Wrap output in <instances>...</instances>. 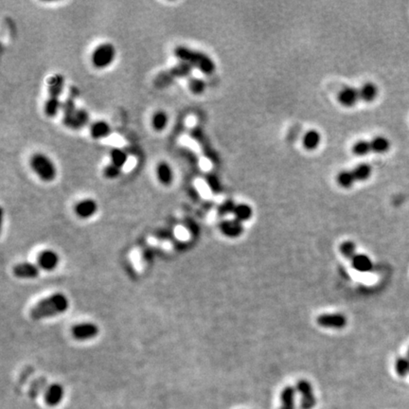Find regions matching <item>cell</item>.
I'll use <instances>...</instances> for the list:
<instances>
[{
    "label": "cell",
    "mask_w": 409,
    "mask_h": 409,
    "mask_svg": "<svg viewBox=\"0 0 409 409\" xmlns=\"http://www.w3.org/2000/svg\"><path fill=\"white\" fill-rule=\"evenodd\" d=\"M170 122L169 114L162 109L155 111L151 117V126L155 132L161 133L166 130Z\"/></svg>",
    "instance_id": "obj_16"
},
{
    "label": "cell",
    "mask_w": 409,
    "mask_h": 409,
    "mask_svg": "<svg viewBox=\"0 0 409 409\" xmlns=\"http://www.w3.org/2000/svg\"><path fill=\"white\" fill-rule=\"evenodd\" d=\"M317 322L323 328L340 330L347 325V318L342 314H323L317 317Z\"/></svg>",
    "instance_id": "obj_8"
},
{
    "label": "cell",
    "mask_w": 409,
    "mask_h": 409,
    "mask_svg": "<svg viewBox=\"0 0 409 409\" xmlns=\"http://www.w3.org/2000/svg\"><path fill=\"white\" fill-rule=\"evenodd\" d=\"M353 267L362 273L370 272L373 268V264L370 258L364 254H356V256L352 260Z\"/></svg>",
    "instance_id": "obj_24"
},
{
    "label": "cell",
    "mask_w": 409,
    "mask_h": 409,
    "mask_svg": "<svg viewBox=\"0 0 409 409\" xmlns=\"http://www.w3.org/2000/svg\"><path fill=\"white\" fill-rule=\"evenodd\" d=\"M88 132L90 137L94 140H102L107 138L111 135L112 127L106 120L98 119L90 123L88 126Z\"/></svg>",
    "instance_id": "obj_10"
},
{
    "label": "cell",
    "mask_w": 409,
    "mask_h": 409,
    "mask_svg": "<svg viewBox=\"0 0 409 409\" xmlns=\"http://www.w3.org/2000/svg\"><path fill=\"white\" fill-rule=\"evenodd\" d=\"M295 395L296 389L291 385L286 386L280 395L279 409H295Z\"/></svg>",
    "instance_id": "obj_25"
},
{
    "label": "cell",
    "mask_w": 409,
    "mask_h": 409,
    "mask_svg": "<svg viewBox=\"0 0 409 409\" xmlns=\"http://www.w3.org/2000/svg\"><path fill=\"white\" fill-rule=\"evenodd\" d=\"M71 333L75 339L80 341H83V340H88V339H92L94 337H96L99 333V328L94 323H89V322L80 323L72 328Z\"/></svg>",
    "instance_id": "obj_9"
},
{
    "label": "cell",
    "mask_w": 409,
    "mask_h": 409,
    "mask_svg": "<svg viewBox=\"0 0 409 409\" xmlns=\"http://www.w3.org/2000/svg\"><path fill=\"white\" fill-rule=\"evenodd\" d=\"M360 101L372 103L378 96V87L373 82H366L359 88Z\"/></svg>",
    "instance_id": "obj_23"
},
{
    "label": "cell",
    "mask_w": 409,
    "mask_h": 409,
    "mask_svg": "<svg viewBox=\"0 0 409 409\" xmlns=\"http://www.w3.org/2000/svg\"><path fill=\"white\" fill-rule=\"evenodd\" d=\"M407 356L409 357V351H408V354H407Z\"/></svg>",
    "instance_id": "obj_38"
},
{
    "label": "cell",
    "mask_w": 409,
    "mask_h": 409,
    "mask_svg": "<svg viewBox=\"0 0 409 409\" xmlns=\"http://www.w3.org/2000/svg\"><path fill=\"white\" fill-rule=\"evenodd\" d=\"M109 159L110 163L122 170L129 160V156L125 150L119 147H114L109 152Z\"/></svg>",
    "instance_id": "obj_22"
},
{
    "label": "cell",
    "mask_w": 409,
    "mask_h": 409,
    "mask_svg": "<svg viewBox=\"0 0 409 409\" xmlns=\"http://www.w3.org/2000/svg\"><path fill=\"white\" fill-rule=\"evenodd\" d=\"M206 182L213 193L222 192V184L220 179L214 173H208L206 175Z\"/></svg>",
    "instance_id": "obj_36"
},
{
    "label": "cell",
    "mask_w": 409,
    "mask_h": 409,
    "mask_svg": "<svg viewBox=\"0 0 409 409\" xmlns=\"http://www.w3.org/2000/svg\"><path fill=\"white\" fill-rule=\"evenodd\" d=\"M121 172H122V170L121 169H119L118 168L117 166H115V165H113L112 163H108V164H106V166L103 168V170H102V173H103V176L106 178V179H108V180H114V179H117L118 177L120 176V174H121Z\"/></svg>",
    "instance_id": "obj_33"
},
{
    "label": "cell",
    "mask_w": 409,
    "mask_h": 409,
    "mask_svg": "<svg viewBox=\"0 0 409 409\" xmlns=\"http://www.w3.org/2000/svg\"><path fill=\"white\" fill-rule=\"evenodd\" d=\"M339 249H340L341 254L347 260L352 261L356 256V254H355V245L352 241H346V242L342 243Z\"/></svg>",
    "instance_id": "obj_34"
},
{
    "label": "cell",
    "mask_w": 409,
    "mask_h": 409,
    "mask_svg": "<svg viewBox=\"0 0 409 409\" xmlns=\"http://www.w3.org/2000/svg\"><path fill=\"white\" fill-rule=\"evenodd\" d=\"M337 100L341 106L354 107L360 101L359 89L354 86H345L338 93Z\"/></svg>",
    "instance_id": "obj_12"
},
{
    "label": "cell",
    "mask_w": 409,
    "mask_h": 409,
    "mask_svg": "<svg viewBox=\"0 0 409 409\" xmlns=\"http://www.w3.org/2000/svg\"><path fill=\"white\" fill-rule=\"evenodd\" d=\"M79 107L76 105L75 99L73 97H68L66 98L65 101H63V106H62V114H63V118H62V121L63 124L66 126V128L69 129V126L72 122V119L75 116V113L77 111Z\"/></svg>",
    "instance_id": "obj_14"
},
{
    "label": "cell",
    "mask_w": 409,
    "mask_h": 409,
    "mask_svg": "<svg viewBox=\"0 0 409 409\" xmlns=\"http://www.w3.org/2000/svg\"><path fill=\"white\" fill-rule=\"evenodd\" d=\"M336 180H337L338 185L342 187L344 189L351 188L356 181L355 178H354V175L353 173V171H348V170H344V171L339 172L337 174Z\"/></svg>",
    "instance_id": "obj_31"
},
{
    "label": "cell",
    "mask_w": 409,
    "mask_h": 409,
    "mask_svg": "<svg viewBox=\"0 0 409 409\" xmlns=\"http://www.w3.org/2000/svg\"><path fill=\"white\" fill-rule=\"evenodd\" d=\"M65 396L64 387L59 383H53L45 390L44 399L49 407H56L63 401Z\"/></svg>",
    "instance_id": "obj_11"
},
{
    "label": "cell",
    "mask_w": 409,
    "mask_h": 409,
    "mask_svg": "<svg viewBox=\"0 0 409 409\" xmlns=\"http://www.w3.org/2000/svg\"><path fill=\"white\" fill-rule=\"evenodd\" d=\"M395 370L397 374L401 377H405L409 374V358L408 356L400 357L396 360Z\"/></svg>",
    "instance_id": "obj_35"
},
{
    "label": "cell",
    "mask_w": 409,
    "mask_h": 409,
    "mask_svg": "<svg viewBox=\"0 0 409 409\" xmlns=\"http://www.w3.org/2000/svg\"><path fill=\"white\" fill-rule=\"evenodd\" d=\"M65 86L66 79L60 73L53 74L47 80L48 95L43 106V112L49 119L56 118L62 110L63 101L61 97L65 90Z\"/></svg>",
    "instance_id": "obj_1"
},
{
    "label": "cell",
    "mask_w": 409,
    "mask_h": 409,
    "mask_svg": "<svg viewBox=\"0 0 409 409\" xmlns=\"http://www.w3.org/2000/svg\"><path fill=\"white\" fill-rule=\"evenodd\" d=\"M370 141L371 152L375 154H384L390 149V141L388 138L379 136L372 138Z\"/></svg>",
    "instance_id": "obj_27"
},
{
    "label": "cell",
    "mask_w": 409,
    "mask_h": 409,
    "mask_svg": "<svg viewBox=\"0 0 409 409\" xmlns=\"http://www.w3.org/2000/svg\"><path fill=\"white\" fill-rule=\"evenodd\" d=\"M69 306L68 300L64 294L57 293L43 300L30 310L29 316L33 320L55 317L65 313Z\"/></svg>",
    "instance_id": "obj_3"
},
{
    "label": "cell",
    "mask_w": 409,
    "mask_h": 409,
    "mask_svg": "<svg viewBox=\"0 0 409 409\" xmlns=\"http://www.w3.org/2000/svg\"><path fill=\"white\" fill-rule=\"evenodd\" d=\"M98 211V204L92 198L82 199L79 201L75 207L74 211L79 216L80 218L87 219L92 217Z\"/></svg>",
    "instance_id": "obj_13"
},
{
    "label": "cell",
    "mask_w": 409,
    "mask_h": 409,
    "mask_svg": "<svg viewBox=\"0 0 409 409\" xmlns=\"http://www.w3.org/2000/svg\"><path fill=\"white\" fill-rule=\"evenodd\" d=\"M220 229L223 234L229 238L239 237L244 232L243 224L237 219L223 221L220 224Z\"/></svg>",
    "instance_id": "obj_18"
},
{
    "label": "cell",
    "mask_w": 409,
    "mask_h": 409,
    "mask_svg": "<svg viewBox=\"0 0 409 409\" xmlns=\"http://www.w3.org/2000/svg\"><path fill=\"white\" fill-rule=\"evenodd\" d=\"M236 204L232 200H225L218 207V214L221 216H224L226 214L233 213Z\"/></svg>",
    "instance_id": "obj_37"
},
{
    "label": "cell",
    "mask_w": 409,
    "mask_h": 409,
    "mask_svg": "<svg viewBox=\"0 0 409 409\" xmlns=\"http://www.w3.org/2000/svg\"><path fill=\"white\" fill-rule=\"evenodd\" d=\"M187 85L189 91L195 96L202 95L203 93H205L207 88V82L204 80L197 77H190L188 79Z\"/></svg>",
    "instance_id": "obj_28"
},
{
    "label": "cell",
    "mask_w": 409,
    "mask_h": 409,
    "mask_svg": "<svg viewBox=\"0 0 409 409\" xmlns=\"http://www.w3.org/2000/svg\"><path fill=\"white\" fill-rule=\"evenodd\" d=\"M193 68L190 65L186 64L184 62H177V64L173 65V66L167 70L169 75L171 76L172 81L174 82L175 80L179 79H189L190 77H191V73H192Z\"/></svg>",
    "instance_id": "obj_21"
},
{
    "label": "cell",
    "mask_w": 409,
    "mask_h": 409,
    "mask_svg": "<svg viewBox=\"0 0 409 409\" xmlns=\"http://www.w3.org/2000/svg\"><path fill=\"white\" fill-rule=\"evenodd\" d=\"M117 58V49L110 42L97 45L90 55V63L94 68L103 70L112 66Z\"/></svg>",
    "instance_id": "obj_5"
},
{
    "label": "cell",
    "mask_w": 409,
    "mask_h": 409,
    "mask_svg": "<svg viewBox=\"0 0 409 409\" xmlns=\"http://www.w3.org/2000/svg\"><path fill=\"white\" fill-rule=\"evenodd\" d=\"M90 115L88 111L84 108L79 107L75 113V116L72 119V122L69 126L70 130L79 131L81 129L84 128L85 126L90 125Z\"/></svg>",
    "instance_id": "obj_19"
},
{
    "label": "cell",
    "mask_w": 409,
    "mask_h": 409,
    "mask_svg": "<svg viewBox=\"0 0 409 409\" xmlns=\"http://www.w3.org/2000/svg\"><path fill=\"white\" fill-rule=\"evenodd\" d=\"M28 166L41 181L51 183L58 175V169L55 162L48 155L37 152L30 156Z\"/></svg>",
    "instance_id": "obj_4"
},
{
    "label": "cell",
    "mask_w": 409,
    "mask_h": 409,
    "mask_svg": "<svg viewBox=\"0 0 409 409\" xmlns=\"http://www.w3.org/2000/svg\"><path fill=\"white\" fill-rule=\"evenodd\" d=\"M371 172H372V169L367 163H361L357 165L356 167L353 170V173L356 181L368 180L371 175Z\"/></svg>",
    "instance_id": "obj_30"
},
{
    "label": "cell",
    "mask_w": 409,
    "mask_h": 409,
    "mask_svg": "<svg viewBox=\"0 0 409 409\" xmlns=\"http://www.w3.org/2000/svg\"><path fill=\"white\" fill-rule=\"evenodd\" d=\"M353 153L357 157H364L371 152V146L369 140H359L353 146Z\"/></svg>",
    "instance_id": "obj_32"
},
{
    "label": "cell",
    "mask_w": 409,
    "mask_h": 409,
    "mask_svg": "<svg viewBox=\"0 0 409 409\" xmlns=\"http://www.w3.org/2000/svg\"><path fill=\"white\" fill-rule=\"evenodd\" d=\"M173 56L178 62H184L205 75H211L216 70V65L211 57L207 53L194 49L177 46L173 50Z\"/></svg>",
    "instance_id": "obj_2"
},
{
    "label": "cell",
    "mask_w": 409,
    "mask_h": 409,
    "mask_svg": "<svg viewBox=\"0 0 409 409\" xmlns=\"http://www.w3.org/2000/svg\"><path fill=\"white\" fill-rule=\"evenodd\" d=\"M233 214L235 216V219L243 223L250 219L253 211L250 206H248L247 204H238L233 211Z\"/></svg>",
    "instance_id": "obj_29"
},
{
    "label": "cell",
    "mask_w": 409,
    "mask_h": 409,
    "mask_svg": "<svg viewBox=\"0 0 409 409\" xmlns=\"http://www.w3.org/2000/svg\"><path fill=\"white\" fill-rule=\"evenodd\" d=\"M13 273L15 277L19 278H34L39 276V268L35 264L23 263L15 265Z\"/></svg>",
    "instance_id": "obj_15"
},
{
    "label": "cell",
    "mask_w": 409,
    "mask_h": 409,
    "mask_svg": "<svg viewBox=\"0 0 409 409\" xmlns=\"http://www.w3.org/2000/svg\"><path fill=\"white\" fill-rule=\"evenodd\" d=\"M191 137L200 144V147L203 149L204 155H206L207 158H209L211 160H214L215 154H214L212 148L209 144V142L206 138V136L204 135V132L201 130L200 127L197 126V127H194L191 130Z\"/></svg>",
    "instance_id": "obj_17"
},
{
    "label": "cell",
    "mask_w": 409,
    "mask_h": 409,
    "mask_svg": "<svg viewBox=\"0 0 409 409\" xmlns=\"http://www.w3.org/2000/svg\"><path fill=\"white\" fill-rule=\"evenodd\" d=\"M38 264L41 268L51 271L55 269L59 264V256L53 250L43 251L39 255Z\"/></svg>",
    "instance_id": "obj_20"
},
{
    "label": "cell",
    "mask_w": 409,
    "mask_h": 409,
    "mask_svg": "<svg viewBox=\"0 0 409 409\" xmlns=\"http://www.w3.org/2000/svg\"><path fill=\"white\" fill-rule=\"evenodd\" d=\"M321 142V135L317 130H310L304 135L302 145L306 150H316Z\"/></svg>",
    "instance_id": "obj_26"
},
{
    "label": "cell",
    "mask_w": 409,
    "mask_h": 409,
    "mask_svg": "<svg viewBox=\"0 0 409 409\" xmlns=\"http://www.w3.org/2000/svg\"><path fill=\"white\" fill-rule=\"evenodd\" d=\"M297 390L300 394L301 409H313L317 404L312 384L306 380H300L297 383Z\"/></svg>",
    "instance_id": "obj_6"
},
{
    "label": "cell",
    "mask_w": 409,
    "mask_h": 409,
    "mask_svg": "<svg viewBox=\"0 0 409 409\" xmlns=\"http://www.w3.org/2000/svg\"><path fill=\"white\" fill-rule=\"evenodd\" d=\"M155 174L159 183L164 187H170L174 181V171L168 161L161 160L158 162L155 168Z\"/></svg>",
    "instance_id": "obj_7"
}]
</instances>
